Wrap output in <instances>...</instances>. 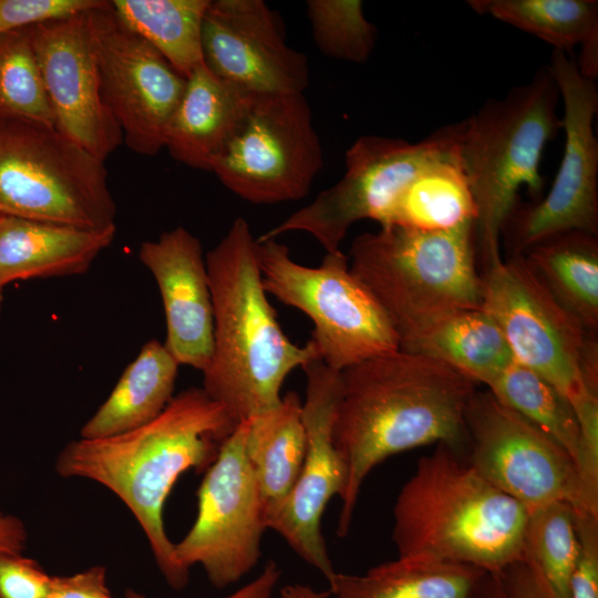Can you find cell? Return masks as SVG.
Instances as JSON below:
<instances>
[{"label":"cell","mask_w":598,"mask_h":598,"mask_svg":"<svg viewBox=\"0 0 598 598\" xmlns=\"http://www.w3.org/2000/svg\"><path fill=\"white\" fill-rule=\"evenodd\" d=\"M579 555L569 582L570 598H598V515L575 511Z\"/></svg>","instance_id":"36"},{"label":"cell","mask_w":598,"mask_h":598,"mask_svg":"<svg viewBox=\"0 0 598 598\" xmlns=\"http://www.w3.org/2000/svg\"><path fill=\"white\" fill-rule=\"evenodd\" d=\"M487 385L515 360L496 321L481 308L453 313L402 346Z\"/></svg>","instance_id":"26"},{"label":"cell","mask_w":598,"mask_h":598,"mask_svg":"<svg viewBox=\"0 0 598 598\" xmlns=\"http://www.w3.org/2000/svg\"><path fill=\"white\" fill-rule=\"evenodd\" d=\"M476 383L430 357L399 349L340 371L332 426L346 467L337 534L350 530L367 476L388 457L444 444L464 455Z\"/></svg>","instance_id":"1"},{"label":"cell","mask_w":598,"mask_h":598,"mask_svg":"<svg viewBox=\"0 0 598 598\" xmlns=\"http://www.w3.org/2000/svg\"><path fill=\"white\" fill-rule=\"evenodd\" d=\"M507 598H557L538 568L520 560L499 573Z\"/></svg>","instance_id":"38"},{"label":"cell","mask_w":598,"mask_h":598,"mask_svg":"<svg viewBox=\"0 0 598 598\" xmlns=\"http://www.w3.org/2000/svg\"><path fill=\"white\" fill-rule=\"evenodd\" d=\"M522 256L557 302L591 333L598 328V235H553Z\"/></svg>","instance_id":"27"},{"label":"cell","mask_w":598,"mask_h":598,"mask_svg":"<svg viewBox=\"0 0 598 598\" xmlns=\"http://www.w3.org/2000/svg\"><path fill=\"white\" fill-rule=\"evenodd\" d=\"M323 166V153L303 94H251L210 171L252 204L303 198Z\"/></svg>","instance_id":"11"},{"label":"cell","mask_w":598,"mask_h":598,"mask_svg":"<svg viewBox=\"0 0 598 598\" xmlns=\"http://www.w3.org/2000/svg\"><path fill=\"white\" fill-rule=\"evenodd\" d=\"M302 419L306 454L298 480L286 499L266 517L267 529L327 580L336 573L321 533V517L332 496H340L346 467L334 446L332 426L340 396V371L320 359L307 363Z\"/></svg>","instance_id":"16"},{"label":"cell","mask_w":598,"mask_h":598,"mask_svg":"<svg viewBox=\"0 0 598 598\" xmlns=\"http://www.w3.org/2000/svg\"><path fill=\"white\" fill-rule=\"evenodd\" d=\"M470 598H507L499 574H484Z\"/></svg>","instance_id":"41"},{"label":"cell","mask_w":598,"mask_h":598,"mask_svg":"<svg viewBox=\"0 0 598 598\" xmlns=\"http://www.w3.org/2000/svg\"><path fill=\"white\" fill-rule=\"evenodd\" d=\"M455 153L454 124L416 143L396 137L360 136L346 152V172L338 183L256 239L264 241L289 231H305L326 252L340 250L341 241L354 223L372 219L386 225L415 178Z\"/></svg>","instance_id":"10"},{"label":"cell","mask_w":598,"mask_h":598,"mask_svg":"<svg viewBox=\"0 0 598 598\" xmlns=\"http://www.w3.org/2000/svg\"><path fill=\"white\" fill-rule=\"evenodd\" d=\"M257 241L237 217L206 254L214 310V346L203 390L238 424L281 400L287 375L319 359L309 340L295 344L282 331L261 282Z\"/></svg>","instance_id":"3"},{"label":"cell","mask_w":598,"mask_h":598,"mask_svg":"<svg viewBox=\"0 0 598 598\" xmlns=\"http://www.w3.org/2000/svg\"><path fill=\"white\" fill-rule=\"evenodd\" d=\"M249 420L246 456L257 482L265 518L293 488L306 454L302 401L287 392L280 402Z\"/></svg>","instance_id":"23"},{"label":"cell","mask_w":598,"mask_h":598,"mask_svg":"<svg viewBox=\"0 0 598 598\" xmlns=\"http://www.w3.org/2000/svg\"><path fill=\"white\" fill-rule=\"evenodd\" d=\"M465 434L467 462L528 513L556 502L588 512L578 470L568 452L488 390L473 394L465 414Z\"/></svg>","instance_id":"14"},{"label":"cell","mask_w":598,"mask_h":598,"mask_svg":"<svg viewBox=\"0 0 598 598\" xmlns=\"http://www.w3.org/2000/svg\"><path fill=\"white\" fill-rule=\"evenodd\" d=\"M103 100L128 148L155 156L186 79L145 40L126 29L110 1L89 12Z\"/></svg>","instance_id":"15"},{"label":"cell","mask_w":598,"mask_h":598,"mask_svg":"<svg viewBox=\"0 0 598 598\" xmlns=\"http://www.w3.org/2000/svg\"><path fill=\"white\" fill-rule=\"evenodd\" d=\"M575 508L556 502L528 513L524 560L542 573L557 598L569 597V582L579 555Z\"/></svg>","instance_id":"31"},{"label":"cell","mask_w":598,"mask_h":598,"mask_svg":"<svg viewBox=\"0 0 598 598\" xmlns=\"http://www.w3.org/2000/svg\"><path fill=\"white\" fill-rule=\"evenodd\" d=\"M0 118L54 126L30 28L0 34Z\"/></svg>","instance_id":"32"},{"label":"cell","mask_w":598,"mask_h":598,"mask_svg":"<svg viewBox=\"0 0 598 598\" xmlns=\"http://www.w3.org/2000/svg\"><path fill=\"white\" fill-rule=\"evenodd\" d=\"M307 17L313 42L324 55L363 63L372 54L378 31L364 16L360 0H308Z\"/></svg>","instance_id":"33"},{"label":"cell","mask_w":598,"mask_h":598,"mask_svg":"<svg viewBox=\"0 0 598 598\" xmlns=\"http://www.w3.org/2000/svg\"><path fill=\"white\" fill-rule=\"evenodd\" d=\"M474 203L456 150L455 154L415 178L395 205L386 225L445 230L474 221Z\"/></svg>","instance_id":"29"},{"label":"cell","mask_w":598,"mask_h":598,"mask_svg":"<svg viewBox=\"0 0 598 598\" xmlns=\"http://www.w3.org/2000/svg\"><path fill=\"white\" fill-rule=\"evenodd\" d=\"M178 365L164 342H146L109 398L83 425L81 437H110L155 420L173 399Z\"/></svg>","instance_id":"22"},{"label":"cell","mask_w":598,"mask_h":598,"mask_svg":"<svg viewBox=\"0 0 598 598\" xmlns=\"http://www.w3.org/2000/svg\"><path fill=\"white\" fill-rule=\"evenodd\" d=\"M105 568L93 566L71 576H52L47 598H114L106 587ZM126 598H145L130 592Z\"/></svg>","instance_id":"37"},{"label":"cell","mask_w":598,"mask_h":598,"mask_svg":"<svg viewBox=\"0 0 598 598\" xmlns=\"http://www.w3.org/2000/svg\"><path fill=\"white\" fill-rule=\"evenodd\" d=\"M51 581L35 560L0 550V598H47Z\"/></svg>","instance_id":"35"},{"label":"cell","mask_w":598,"mask_h":598,"mask_svg":"<svg viewBox=\"0 0 598 598\" xmlns=\"http://www.w3.org/2000/svg\"><path fill=\"white\" fill-rule=\"evenodd\" d=\"M278 596L279 598H329L328 592L318 591L313 587L300 582L283 586Z\"/></svg>","instance_id":"42"},{"label":"cell","mask_w":598,"mask_h":598,"mask_svg":"<svg viewBox=\"0 0 598 598\" xmlns=\"http://www.w3.org/2000/svg\"><path fill=\"white\" fill-rule=\"evenodd\" d=\"M238 424L203 389L189 388L173 396L152 422L110 437L72 441L60 452L55 471L113 492L141 525L158 569L174 589L189 578L166 534L163 512L182 474L205 472L223 442Z\"/></svg>","instance_id":"2"},{"label":"cell","mask_w":598,"mask_h":598,"mask_svg":"<svg viewBox=\"0 0 598 598\" xmlns=\"http://www.w3.org/2000/svg\"><path fill=\"white\" fill-rule=\"evenodd\" d=\"M557 84L548 65L505 96L487 101L456 122V150L474 207V239L481 274L498 264L502 230L525 187L544 189L539 166L544 150L563 130Z\"/></svg>","instance_id":"5"},{"label":"cell","mask_w":598,"mask_h":598,"mask_svg":"<svg viewBox=\"0 0 598 598\" xmlns=\"http://www.w3.org/2000/svg\"><path fill=\"white\" fill-rule=\"evenodd\" d=\"M141 262L153 275L166 321L164 344L178 362L204 372L214 346V310L203 247L185 227L144 241Z\"/></svg>","instance_id":"19"},{"label":"cell","mask_w":598,"mask_h":598,"mask_svg":"<svg viewBox=\"0 0 598 598\" xmlns=\"http://www.w3.org/2000/svg\"><path fill=\"white\" fill-rule=\"evenodd\" d=\"M103 0H0V34L103 7Z\"/></svg>","instance_id":"34"},{"label":"cell","mask_w":598,"mask_h":598,"mask_svg":"<svg viewBox=\"0 0 598 598\" xmlns=\"http://www.w3.org/2000/svg\"><path fill=\"white\" fill-rule=\"evenodd\" d=\"M484 570L424 557H398L362 575L334 573L329 598H470Z\"/></svg>","instance_id":"24"},{"label":"cell","mask_w":598,"mask_h":598,"mask_svg":"<svg viewBox=\"0 0 598 598\" xmlns=\"http://www.w3.org/2000/svg\"><path fill=\"white\" fill-rule=\"evenodd\" d=\"M256 251L265 291L310 318V341L327 367L342 371L400 349L388 316L341 250L326 252L317 267L295 261L277 239L257 241Z\"/></svg>","instance_id":"8"},{"label":"cell","mask_w":598,"mask_h":598,"mask_svg":"<svg viewBox=\"0 0 598 598\" xmlns=\"http://www.w3.org/2000/svg\"><path fill=\"white\" fill-rule=\"evenodd\" d=\"M486 386L499 402L564 447L577 466L580 451L579 422L573 405L556 388L516 360Z\"/></svg>","instance_id":"30"},{"label":"cell","mask_w":598,"mask_h":598,"mask_svg":"<svg viewBox=\"0 0 598 598\" xmlns=\"http://www.w3.org/2000/svg\"><path fill=\"white\" fill-rule=\"evenodd\" d=\"M27 543V530L16 516L0 512V550L22 553Z\"/></svg>","instance_id":"40"},{"label":"cell","mask_w":598,"mask_h":598,"mask_svg":"<svg viewBox=\"0 0 598 598\" xmlns=\"http://www.w3.org/2000/svg\"><path fill=\"white\" fill-rule=\"evenodd\" d=\"M249 420L238 423L207 467L197 491V515L175 544L187 570L200 565L216 588L238 582L258 564L267 529L264 503L246 456Z\"/></svg>","instance_id":"13"},{"label":"cell","mask_w":598,"mask_h":598,"mask_svg":"<svg viewBox=\"0 0 598 598\" xmlns=\"http://www.w3.org/2000/svg\"><path fill=\"white\" fill-rule=\"evenodd\" d=\"M468 7L530 33L554 50L580 45V73L598 75V2L596 0H470Z\"/></svg>","instance_id":"25"},{"label":"cell","mask_w":598,"mask_h":598,"mask_svg":"<svg viewBox=\"0 0 598 598\" xmlns=\"http://www.w3.org/2000/svg\"><path fill=\"white\" fill-rule=\"evenodd\" d=\"M280 578L281 570L277 563L268 560L252 580L225 598H279L275 591Z\"/></svg>","instance_id":"39"},{"label":"cell","mask_w":598,"mask_h":598,"mask_svg":"<svg viewBox=\"0 0 598 598\" xmlns=\"http://www.w3.org/2000/svg\"><path fill=\"white\" fill-rule=\"evenodd\" d=\"M204 63L250 94H303L308 58L285 40L277 12L262 0H210L202 30Z\"/></svg>","instance_id":"17"},{"label":"cell","mask_w":598,"mask_h":598,"mask_svg":"<svg viewBox=\"0 0 598 598\" xmlns=\"http://www.w3.org/2000/svg\"><path fill=\"white\" fill-rule=\"evenodd\" d=\"M30 33L54 127L104 162L123 134L102 96L89 12L30 27Z\"/></svg>","instance_id":"18"},{"label":"cell","mask_w":598,"mask_h":598,"mask_svg":"<svg viewBox=\"0 0 598 598\" xmlns=\"http://www.w3.org/2000/svg\"><path fill=\"white\" fill-rule=\"evenodd\" d=\"M210 0H113L117 20L187 79L204 62L202 30Z\"/></svg>","instance_id":"28"},{"label":"cell","mask_w":598,"mask_h":598,"mask_svg":"<svg viewBox=\"0 0 598 598\" xmlns=\"http://www.w3.org/2000/svg\"><path fill=\"white\" fill-rule=\"evenodd\" d=\"M251 94L216 76L203 62L186 79L164 147L189 167L210 171L240 121Z\"/></svg>","instance_id":"21"},{"label":"cell","mask_w":598,"mask_h":598,"mask_svg":"<svg viewBox=\"0 0 598 598\" xmlns=\"http://www.w3.org/2000/svg\"><path fill=\"white\" fill-rule=\"evenodd\" d=\"M526 508L462 453L437 444L421 456L393 506L398 557H424L499 574L524 560Z\"/></svg>","instance_id":"4"},{"label":"cell","mask_w":598,"mask_h":598,"mask_svg":"<svg viewBox=\"0 0 598 598\" xmlns=\"http://www.w3.org/2000/svg\"><path fill=\"white\" fill-rule=\"evenodd\" d=\"M481 309L504 333L515 360L556 388L576 411L598 399V342L565 310L524 256L481 274Z\"/></svg>","instance_id":"9"},{"label":"cell","mask_w":598,"mask_h":598,"mask_svg":"<svg viewBox=\"0 0 598 598\" xmlns=\"http://www.w3.org/2000/svg\"><path fill=\"white\" fill-rule=\"evenodd\" d=\"M116 227L91 230L0 215V287L32 278L84 274Z\"/></svg>","instance_id":"20"},{"label":"cell","mask_w":598,"mask_h":598,"mask_svg":"<svg viewBox=\"0 0 598 598\" xmlns=\"http://www.w3.org/2000/svg\"><path fill=\"white\" fill-rule=\"evenodd\" d=\"M564 106L563 157L547 195L517 203L502 230L508 256H520L553 235L580 230L598 235V111L595 80L582 75L567 52L553 50L548 65Z\"/></svg>","instance_id":"12"},{"label":"cell","mask_w":598,"mask_h":598,"mask_svg":"<svg viewBox=\"0 0 598 598\" xmlns=\"http://www.w3.org/2000/svg\"><path fill=\"white\" fill-rule=\"evenodd\" d=\"M0 215L91 230L114 227L104 162L54 126L0 118Z\"/></svg>","instance_id":"7"},{"label":"cell","mask_w":598,"mask_h":598,"mask_svg":"<svg viewBox=\"0 0 598 598\" xmlns=\"http://www.w3.org/2000/svg\"><path fill=\"white\" fill-rule=\"evenodd\" d=\"M1 303H2V288L0 287V308H1Z\"/></svg>","instance_id":"43"},{"label":"cell","mask_w":598,"mask_h":598,"mask_svg":"<svg viewBox=\"0 0 598 598\" xmlns=\"http://www.w3.org/2000/svg\"><path fill=\"white\" fill-rule=\"evenodd\" d=\"M348 258L388 316L400 348L453 313L481 308L474 221L445 230L381 226L357 236Z\"/></svg>","instance_id":"6"}]
</instances>
